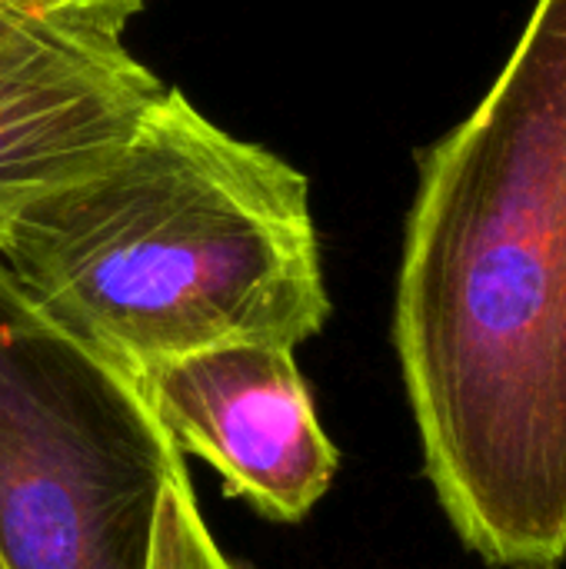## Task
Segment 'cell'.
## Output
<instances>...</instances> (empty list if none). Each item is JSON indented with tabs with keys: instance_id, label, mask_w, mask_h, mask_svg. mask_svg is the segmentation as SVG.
Segmentation results:
<instances>
[{
	"instance_id": "obj_5",
	"label": "cell",
	"mask_w": 566,
	"mask_h": 569,
	"mask_svg": "<svg viewBox=\"0 0 566 569\" xmlns=\"http://www.w3.org/2000/svg\"><path fill=\"white\" fill-rule=\"evenodd\" d=\"M163 93L120 37L23 20L0 40V220L103 167Z\"/></svg>"
},
{
	"instance_id": "obj_7",
	"label": "cell",
	"mask_w": 566,
	"mask_h": 569,
	"mask_svg": "<svg viewBox=\"0 0 566 569\" xmlns=\"http://www.w3.org/2000/svg\"><path fill=\"white\" fill-rule=\"evenodd\" d=\"M143 7V0H0V10L70 30H93L107 37H120L123 23Z\"/></svg>"
},
{
	"instance_id": "obj_9",
	"label": "cell",
	"mask_w": 566,
	"mask_h": 569,
	"mask_svg": "<svg viewBox=\"0 0 566 569\" xmlns=\"http://www.w3.org/2000/svg\"><path fill=\"white\" fill-rule=\"evenodd\" d=\"M0 569H10V563L3 560V553H0Z\"/></svg>"
},
{
	"instance_id": "obj_1",
	"label": "cell",
	"mask_w": 566,
	"mask_h": 569,
	"mask_svg": "<svg viewBox=\"0 0 566 569\" xmlns=\"http://www.w3.org/2000/svg\"><path fill=\"white\" fill-rule=\"evenodd\" d=\"M394 347L424 473L494 569L566 563V0L420 157Z\"/></svg>"
},
{
	"instance_id": "obj_8",
	"label": "cell",
	"mask_w": 566,
	"mask_h": 569,
	"mask_svg": "<svg viewBox=\"0 0 566 569\" xmlns=\"http://www.w3.org/2000/svg\"><path fill=\"white\" fill-rule=\"evenodd\" d=\"M20 23H23L20 17H13V13L0 10V40H3V37H10V33H13V30L20 27Z\"/></svg>"
},
{
	"instance_id": "obj_3",
	"label": "cell",
	"mask_w": 566,
	"mask_h": 569,
	"mask_svg": "<svg viewBox=\"0 0 566 569\" xmlns=\"http://www.w3.org/2000/svg\"><path fill=\"white\" fill-rule=\"evenodd\" d=\"M183 453L137 380L53 323L0 260V553L10 569H147Z\"/></svg>"
},
{
	"instance_id": "obj_6",
	"label": "cell",
	"mask_w": 566,
	"mask_h": 569,
	"mask_svg": "<svg viewBox=\"0 0 566 569\" xmlns=\"http://www.w3.org/2000/svg\"><path fill=\"white\" fill-rule=\"evenodd\" d=\"M147 569H237L217 547L197 507L190 470H180L163 487Z\"/></svg>"
},
{
	"instance_id": "obj_4",
	"label": "cell",
	"mask_w": 566,
	"mask_h": 569,
	"mask_svg": "<svg viewBox=\"0 0 566 569\" xmlns=\"http://www.w3.org/2000/svg\"><path fill=\"white\" fill-rule=\"evenodd\" d=\"M294 353L237 340L133 377L177 450L207 460L230 497L277 523L304 520L340 467Z\"/></svg>"
},
{
	"instance_id": "obj_2",
	"label": "cell",
	"mask_w": 566,
	"mask_h": 569,
	"mask_svg": "<svg viewBox=\"0 0 566 569\" xmlns=\"http://www.w3.org/2000/svg\"><path fill=\"white\" fill-rule=\"evenodd\" d=\"M0 260L130 377L237 340L297 350L330 317L307 177L173 87L103 167L7 213Z\"/></svg>"
}]
</instances>
